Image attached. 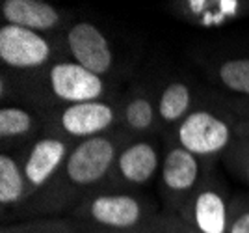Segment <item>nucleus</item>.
Masks as SVG:
<instances>
[{
  "mask_svg": "<svg viewBox=\"0 0 249 233\" xmlns=\"http://www.w3.org/2000/svg\"><path fill=\"white\" fill-rule=\"evenodd\" d=\"M216 75L229 92L249 97V58H229L218 65Z\"/></svg>",
  "mask_w": 249,
  "mask_h": 233,
  "instance_id": "2eb2a0df",
  "label": "nucleus"
},
{
  "mask_svg": "<svg viewBox=\"0 0 249 233\" xmlns=\"http://www.w3.org/2000/svg\"><path fill=\"white\" fill-rule=\"evenodd\" d=\"M88 230L89 233H149V230H138V232H104V230H93V228H88Z\"/></svg>",
  "mask_w": 249,
  "mask_h": 233,
  "instance_id": "4be33fe9",
  "label": "nucleus"
},
{
  "mask_svg": "<svg viewBox=\"0 0 249 233\" xmlns=\"http://www.w3.org/2000/svg\"><path fill=\"white\" fill-rule=\"evenodd\" d=\"M234 129L227 119L207 108L192 110L177 125V146L188 149L199 159L216 157L231 148Z\"/></svg>",
  "mask_w": 249,
  "mask_h": 233,
  "instance_id": "7ed1b4c3",
  "label": "nucleus"
},
{
  "mask_svg": "<svg viewBox=\"0 0 249 233\" xmlns=\"http://www.w3.org/2000/svg\"><path fill=\"white\" fill-rule=\"evenodd\" d=\"M248 114H249V108H248Z\"/></svg>",
  "mask_w": 249,
  "mask_h": 233,
  "instance_id": "b1692460",
  "label": "nucleus"
},
{
  "mask_svg": "<svg viewBox=\"0 0 249 233\" xmlns=\"http://www.w3.org/2000/svg\"><path fill=\"white\" fill-rule=\"evenodd\" d=\"M244 140H249V129H248V135H246V136H244Z\"/></svg>",
  "mask_w": 249,
  "mask_h": 233,
  "instance_id": "5701e85b",
  "label": "nucleus"
},
{
  "mask_svg": "<svg viewBox=\"0 0 249 233\" xmlns=\"http://www.w3.org/2000/svg\"><path fill=\"white\" fill-rule=\"evenodd\" d=\"M2 233H89L84 224L69 218H37L28 222L4 226Z\"/></svg>",
  "mask_w": 249,
  "mask_h": 233,
  "instance_id": "dca6fc26",
  "label": "nucleus"
},
{
  "mask_svg": "<svg viewBox=\"0 0 249 233\" xmlns=\"http://www.w3.org/2000/svg\"><path fill=\"white\" fill-rule=\"evenodd\" d=\"M147 230H149V233H197L175 213L156 214L155 220L149 224Z\"/></svg>",
  "mask_w": 249,
  "mask_h": 233,
  "instance_id": "6ab92c4d",
  "label": "nucleus"
},
{
  "mask_svg": "<svg viewBox=\"0 0 249 233\" xmlns=\"http://www.w3.org/2000/svg\"><path fill=\"white\" fill-rule=\"evenodd\" d=\"M73 62L88 71L104 77L114 67V53L106 34L89 21H80L69 28L65 36Z\"/></svg>",
  "mask_w": 249,
  "mask_h": 233,
  "instance_id": "0eeeda50",
  "label": "nucleus"
},
{
  "mask_svg": "<svg viewBox=\"0 0 249 233\" xmlns=\"http://www.w3.org/2000/svg\"><path fill=\"white\" fill-rule=\"evenodd\" d=\"M32 194L22 164L8 153L0 155V203L2 207L19 205Z\"/></svg>",
  "mask_w": 249,
  "mask_h": 233,
  "instance_id": "ddd939ff",
  "label": "nucleus"
},
{
  "mask_svg": "<svg viewBox=\"0 0 249 233\" xmlns=\"http://www.w3.org/2000/svg\"><path fill=\"white\" fill-rule=\"evenodd\" d=\"M119 149L108 135L80 140L63 164V177L76 189H89L106 179L115 166Z\"/></svg>",
  "mask_w": 249,
  "mask_h": 233,
  "instance_id": "f03ea898",
  "label": "nucleus"
},
{
  "mask_svg": "<svg viewBox=\"0 0 249 233\" xmlns=\"http://www.w3.org/2000/svg\"><path fill=\"white\" fill-rule=\"evenodd\" d=\"M115 123V108L106 101L65 105L58 114V129L71 138H95L106 135Z\"/></svg>",
  "mask_w": 249,
  "mask_h": 233,
  "instance_id": "6e6552de",
  "label": "nucleus"
},
{
  "mask_svg": "<svg viewBox=\"0 0 249 233\" xmlns=\"http://www.w3.org/2000/svg\"><path fill=\"white\" fill-rule=\"evenodd\" d=\"M194 94L190 84L173 80L162 90L156 103V114L164 123H180L192 112Z\"/></svg>",
  "mask_w": 249,
  "mask_h": 233,
  "instance_id": "4468645a",
  "label": "nucleus"
},
{
  "mask_svg": "<svg viewBox=\"0 0 249 233\" xmlns=\"http://www.w3.org/2000/svg\"><path fill=\"white\" fill-rule=\"evenodd\" d=\"M155 216L153 207L130 192H97L73 211L76 222L104 232L147 230Z\"/></svg>",
  "mask_w": 249,
  "mask_h": 233,
  "instance_id": "f257e3e1",
  "label": "nucleus"
},
{
  "mask_svg": "<svg viewBox=\"0 0 249 233\" xmlns=\"http://www.w3.org/2000/svg\"><path fill=\"white\" fill-rule=\"evenodd\" d=\"M0 13L6 24H15L39 34L54 30L62 22L56 6L45 0H2Z\"/></svg>",
  "mask_w": 249,
  "mask_h": 233,
  "instance_id": "9b49d317",
  "label": "nucleus"
},
{
  "mask_svg": "<svg viewBox=\"0 0 249 233\" xmlns=\"http://www.w3.org/2000/svg\"><path fill=\"white\" fill-rule=\"evenodd\" d=\"M160 168V153L153 142L138 140L124 146L115 160L117 175L128 185H145Z\"/></svg>",
  "mask_w": 249,
  "mask_h": 233,
  "instance_id": "f8f14e48",
  "label": "nucleus"
},
{
  "mask_svg": "<svg viewBox=\"0 0 249 233\" xmlns=\"http://www.w3.org/2000/svg\"><path fill=\"white\" fill-rule=\"evenodd\" d=\"M227 233H249V205H232Z\"/></svg>",
  "mask_w": 249,
  "mask_h": 233,
  "instance_id": "aec40b11",
  "label": "nucleus"
},
{
  "mask_svg": "<svg viewBox=\"0 0 249 233\" xmlns=\"http://www.w3.org/2000/svg\"><path fill=\"white\" fill-rule=\"evenodd\" d=\"M69 144L58 136H43L30 148L26 159L22 162V170L30 191L36 192L43 189L49 181L62 172L63 164L69 155Z\"/></svg>",
  "mask_w": 249,
  "mask_h": 233,
  "instance_id": "9d476101",
  "label": "nucleus"
},
{
  "mask_svg": "<svg viewBox=\"0 0 249 233\" xmlns=\"http://www.w3.org/2000/svg\"><path fill=\"white\" fill-rule=\"evenodd\" d=\"M47 84L54 99L65 105L101 101L106 94L104 78L76 62H56L49 69Z\"/></svg>",
  "mask_w": 249,
  "mask_h": 233,
  "instance_id": "39448f33",
  "label": "nucleus"
},
{
  "mask_svg": "<svg viewBox=\"0 0 249 233\" xmlns=\"http://www.w3.org/2000/svg\"><path fill=\"white\" fill-rule=\"evenodd\" d=\"M232 155H236L234 170L249 183V140H244V144H242L240 149H232Z\"/></svg>",
  "mask_w": 249,
  "mask_h": 233,
  "instance_id": "412c9836",
  "label": "nucleus"
},
{
  "mask_svg": "<svg viewBox=\"0 0 249 233\" xmlns=\"http://www.w3.org/2000/svg\"><path fill=\"white\" fill-rule=\"evenodd\" d=\"M156 116V106L151 103V99L143 96L132 97L123 108L124 127L134 133H149L155 127Z\"/></svg>",
  "mask_w": 249,
  "mask_h": 233,
  "instance_id": "f3484780",
  "label": "nucleus"
},
{
  "mask_svg": "<svg viewBox=\"0 0 249 233\" xmlns=\"http://www.w3.org/2000/svg\"><path fill=\"white\" fill-rule=\"evenodd\" d=\"M34 116L26 108L21 106H2L0 108V136L21 138L32 133L34 129Z\"/></svg>",
  "mask_w": 249,
  "mask_h": 233,
  "instance_id": "a211bd4d",
  "label": "nucleus"
},
{
  "mask_svg": "<svg viewBox=\"0 0 249 233\" xmlns=\"http://www.w3.org/2000/svg\"><path fill=\"white\" fill-rule=\"evenodd\" d=\"M231 205L223 187L203 179L199 187L177 207V214L197 233H227Z\"/></svg>",
  "mask_w": 249,
  "mask_h": 233,
  "instance_id": "20e7f679",
  "label": "nucleus"
},
{
  "mask_svg": "<svg viewBox=\"0 0 249 233\" xmlns=\"http://www.w3.org/2000/svg\"><path fill=\"white\" fill-rule=\"evenodd\" d=\"M201 172V159L180 146L171 148L164 155L160 166L162 189L169 198H175L177 207L199 187Z\"/></svg>",
  "mask_w": 249,
  "mask_h": 233,
  "instance_id": "1a4fd4ad",
  "label": "nucleus"
},
{
  "mask_svg": "<svg viewBox=\"0 0 249 233\" xmlns=\"http://www.w3.org/2000/svg\"><path fill=\"white\" fill-rule=\"evenodd\" d=\"M52 47L39 32L15 24L0 26V60L10 69H39L51 60Z\"/></svg>",
  "mask_w": 249,
  "mask_h": 233,
  "instance_id": "423d86ee",
  "label": "nucleus"
}]
</instances>
